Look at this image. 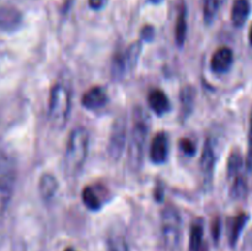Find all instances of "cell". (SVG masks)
I'll list each match as a JSON object with an SVG mask.
<instances>
[{
    "label": "cell",
    "mask_w": 252,
    "mask_h": 251,
    "mask_svg": "<svg viewBox=\"0 0 252 251\" xmlns=\"http://www.w3.org/2000/svg\"><path fill=\"white\" fill-rule=\"evenodd\" d=\"M246 166L249 171H252V110L250 113V127L248 137V155H246Z\"/></svg>",
    "instance_id": "26"
},
{
    "label": "cell",
    "mask_w": 252,
    "mask_h": 251,
    "mask_svg": "<svg viewBox=\"0 0 252 251\" xmlns=\"http://www.w3.org/2000/svg\"><path fill=\"white\" fill-rule=\"evenodd\" d=\"M225 0H203V19L207 25H212L218 16Z\"/></svg>",
    "instance_id": "22"
},
{
    "label": "cell",
    "mask_w": 252,
    "mask_h": 251,
    "mask_svg": "<svg viewBox=\"0 0 252 251\" xmlns=\"http://www.w3.org/2000/svg\"><path fill=\"white\" fill-rule=\"evenodd\" d=\"M182 221L179 211L172 204H166L161 211V235L165 248L176 251L181 243Z\"/></svg>",
    "instance_id": "5"
},
{
    "label": "cell",
    "mask_w": 252,
    "mask_h": 251,
    "mask_svg": "<svg viewBox=\"0 0 252 251\" xmlns=\"http://www.w3.org/2000/svg\"><path fill=\"white\" fill-rule=\"evenodd\" d=\"M203 234L204 225L201 219H197L192 223L191 230H189V251H201L203 245Z\"/></svg>",
    "instance_id": "18"
},
{
    "label": "cell",
    "mask_w": 252,
    "mask_h": 251,
    "mask_svg": "<svg viewBox=\"0 0 252 251\" xmlns=\"http://www.w3.org/2000/svg\"><path fill=\"white\" fill-rule=\"evenodd\" d=\"M90 135L84 127H76L70 132L63 157L64 174L68 177H76L85 166L89 155Z\"/></svg>",
    "instance_id": "2"
},
{
    "label": "cell",
    "mask_w": 252,
    "mask_h": 251,
    "mask_svg": "<svg viewBox=\"0 0 252 251\" xmlns=\"http://www.w3.org/2000/svg\"><path fill=\"white\" fill-rule=\"evenodd\" d=\"M234 63V52L229 47H220L214 52L211 59L212 70L216 74H224L229 71Z\"/></svg>",
    "instance_id": "10"
},
{
    "label": "cell",
    "mask_w": 252,
    "mask_h": 251,
    "mask_svg": "<svg viewBox=\"0 0 252 251\" xmlns=\"http://www.w3.org/2000/svg\"><path fill=\"white\" fill-rule=\"evenodd\" d=\"M148 103H149V107L152 108L153 112L158 116H164L171 108L169 97L160 89H154V90L150 91L149 95H148Z\"/></svg>",
    "instance_id": "13"
},
{
    "label": "cell",
    "mask_w": 252,
    "mask_h": 251,
    "mask_svg": "<svg viewBox=\"0 0 252 251\" xmlns=\"http://www.w3.org/2000/svg\"><path fill=\"white\" fill-rule=\"evenodd\" d=\"M220 229H221L220 219L216 218L213 221V225H212V234H213L214 241H218L219 238H220Z\"/></svg>",
    "instance_id": "27"
},
{
    "label": "cell",
    "mask_w": 252,
    "mask_h": 251,
    "mask_svg": "<svg viewBox=\"0 0 252 251\" xmlns=\"http://www.w3.org/2000/svg\"><path fill=\"white\" fill-rule=\"evenodd\" d=\"M140 53H142V43H140V42L132 43L130 46H128L127 49L125 51L126 63H127V68L129 73L137 66Z\"/></svg>",
    "instance_id": "23"
},
{
    "label": "cell",
    "mask_w": 252,
    "mask_h": 251,
    "mask_svg": "<svg viewBox=\"0 0 252 251\" xmlns=\"http://www.w3.org/2000/svg\"><path fill=\"white\" fill-rule=\"evenodd\" d=\"M155 36V30L153 26H144V29L142 30V38L144 41H152Z\"/></svg>",
    "instance_id": "28"
},
{
    "label": "cell",
    "mask_w": 252,
    "mask_h": 251,
    "mask_svg": "<svg viewBox=\"0 0 252 251\" xmlns=\"http://www.w3.org/2000/svg\"><path fill=\"white\" fill-rule=\"evenodd\" d=\"M250 15L249 0H235L231 7V22L235 27H243Z\"/></svg>",
    "instance_id": "16"
},
{
    "label": "cell",
    "mask_w": 252,
    "mask_h": 251,
    "mask_svg": "<svg viewBox=\"0 0 252 251\" xmlns=\"http://www.w3.org/2000/svg\"><path fill=\"white\" fill-rule=\"evenodd\" d=\"M169 155V138L164 132H160L153 138L149 148V157L154 164L161 165L167 160Z\"/></svg>",
    "instance_id": "8"
},
{
    "label": "cell",
    "mask_w": 252,
    "mask_h": 251,
    "mask_svg": "<svg viewBox=\"0 0 252 251\" xmlns=\"http://www.w3.org/2000/svg\"><path fill=\"white\" fill-rule=\"evenodd\" d=\"M248 220L249 216L246 213L238 214L229 220V243L231 246L236 245Z\"/></svg>",
    "instance_id": "17"
},
{
    "label": "cell",
    "mask_w": 252,
    "mask_h": 251,
    "mask_svg": "<svg viewBox=\"0 0 252 251\" xmlns=\"http://www.w3.org/2000/svg\"><path fill=\"white\" fill-rule=\"evenodd\" d=\"M230 188H229V194L233 199L235 201H241V199L246 198L249 192L248 187V181H246L245 177L243 175H239V176L234 177L233 180H230Z\"/></svg>",
    "instance_id": "20"
},
{
    "label": "cell",
    "mask_w": 252,
    "mask_h": 251,
    "mask_svg": "<svg viewBox=\"0 0 252 251\" xmlns=\"http://www.w3.org/2000/svg\"><path fill=\"white\" fill-rule=\"evenodd\" d=\"M150 121L148 113L140 106H137L133 111L132 128L128 137L127 161L132 171H139L143 166L147 147L148 135H149Z\"/></svg>",
    "instance_id": "1"
},
{
    "label": "cell",
    "mask_w": 252,
    "mask_h": 251,
    "mask_svg": "<svg viewBox=\"0 0 252 251\" xmlns=\"http://www.w3.org/2000/svg\"><path fill=\"white\" fill-rule=\"evenodd\" d=\"M201 251H206V250H204V249H202V250Z\"/></svg>",
    "instance_id": "33"
},
{
    "label": "cell",
    "mask_w": 252,
    "mask_h": 251,
    "mask_svg": "<svg viewBox=\"0 0 252 251\" xmlns=\"http://www.w3.org/2000/svg\"><path fill=\"white\" fill-rule=\"evenodd\" d=\"M22 22V15L19 10L11 5L0 6V30L12 32L19 29Z\"/></svg>",
    "instance_id": "9"
},
{
    "label": "cell",
    "mask_w": 252,
    "mask_h": 251,
    "mask_svg": "<svg viewBox=\"0 0 252 251\" xmlns=\"http://www.w3.org/2000/svg\"><path fill=\"white\" fill-rule=\"evenodd\" d=\"M16 161L6 150L0 149V216L11 202L16 182Z\"/></svg>",
    "instance_id": "4"
},
{
    "label": "cell",
    "mask_w": 252,
    "mask_h": 251,
    "mask_svg": "<svg viewBox=\"0 0 252 251\" xmlns=\"http://www.w3.org/2000/svg\"><path fill=\"white\" fill-rule=\"evenodd\" d=\"M194 103H196V91L191 85L182 88L180 93V118L186 121L193 112Z\"/></svg>",
    "instance_id": "14"
},
{
    "label": "cell",
    "mask_w": 252,
    "mask_h": 251,
    "mask_svg": "<svg viewBox=\"0 0 252 251\" xmlns=\"http://www.w3.org/2000/svg\"><path fill=\"white\" fill-rule=\"evenodd\" d=\"M128 137V117L126 113H121L113 121L107 143V154L112 161H118L122 157Z\"/></svg>",
    "instance_id": "6"
},
{
    "label": "cell",
    "mask_w": 252,
    "mask_h": 251,
    "mask_svg": "<svg viewBox=\"0 0 252 251\" xmlns=\"http://www.w3.org/2000/svg\"><path fill=\"white\" fill-rule=\"evenodd\" d=\"M81 197H83V202L86 208L90 209V211L96 212L102 207V198H101V194L98 193L95 187L86 186L83 189Z\"/></svg>",
    "instance_id": "19"
},
{
    "label": "cell",
    "mask_w": 252,
    "mask_h": 251,
    "mask_svg": "<svg viewBox=\"0 0 252 251\" xmlns=\"http://www.w3.org/2000/svg\"><path fill=\"white\" fill-rule=\"evenodd\" d=\"M217 154L214 142L212 138H207L204 140L203 149H202L201 160H199V171H201L202 185L204 189L208 191L212 188L214 180V170H216Z\"/></svg>",
    "instance_id": "7"
},
{
    "label": "cell",
    "mask_w": 252,
    "mask_h": 251,
    "mask_svg": "<svg viewBox=\"0 0 252 251\" xmlns=\"http://www.w3.org/2000/svg\"><path fill=\"white\" fill-rule=\"evenodd\" d=\"M65 251H76V250H74V249H71V248H68V249H65Z\"/></svg>",
    "instance_id": "32"
},
{
    "label": "cell",
    "mask_w": 252,
    "mask_h": 251,
    "mask_svg": "<svg viewBox=\"0 0 252 251\" xmlns=\"http://www.w3.org/2000/svg\"><path fill=\"white\" fill-rule=\"evenodd\" d=\"M105 2L106 0H89V6L93 10H100L102 9Z\"/></svg>",
    "instance_id": "29"
},
{
    "label": "cell",
    "mask_w": 252,
    "mask_h": 251,
    "mask_svg": "<svg viewBox=\"0 0 252 251\" xmlns=\"http://www.w3.org/2000/svg\"><path fill=\"white\" fill-rule=\"evenodd\" d=\"M180 149L187 157H193L194 153H196V144L189 138H184V139L180 140Z\"/></svg>",
    "instance_id": "25"
},
{
    "label": "cell",
    "mask_w": 252,
    "mask_h": 251,
    "mask_svg": "<svg viewBox=\"0 0 252 251\" xmlns=\"http://www.w3.org/2000/svg\"><path fill=\"white\" fill-rule=\"evenodd\" d=\"M108 96L107 93L101 86H94L90 90L86 91L81 98V103L86 110L95 111L102 108L107 103Z\"/></svg>",
    "instance_id": "11"
},
{
    "label": "cell",
    "mask_w": 252,
    "mask_h": 251,
    "mask_svg": "<svg viewBox=\"0 0 252 251\" xmlns=\"http://www.w3.org/2000/svg\"><path fill=\"white\" fill-rule=\"evenodd\" d=\"M187 26V6L185 1H180L175 21V42L179 47H182L186 42Z\"/></svg>",
    "instance_id": "12"
},
{
    "label": "cell",
    "mask_w": 252,
    "mask_h": 251,
    "mask_svg": "<svg viewBox=\"0 0 252 251\" xmlns=\"http://www.w3.org/2000/svg\"><path fill=\"white\" fill-rule=\"evenodd\" d=\"M73 94L66 81H57L51 89L48 100V120L52 127L62 130L68 125L70 118Z\"/></svg>",
    "instance_id": "3"
},
{
    "label": "cell",
    "mask_w": 252,
    "mask_h": 251,
    "mask_svg": "<svg viewBox=\"0 0 252 251\" xmlns=\"http://www.w3.org/2000/svg\"><path fill=\"white\" fill-rule=\"evenodd\" d=\"M59 188L58 180L56 179L53 174H49V172H46V174L42 175L39 177L38 181V192L39 196L43 201L49 202L56 197L57 191Z\"/></svg>",
    "instance_id": "15"
},
{
    "label": "cell",
    "mask_w": 252,
    "mask_h": 251,
    "mask_svg": "<svg viewBox=\"0 0 252 251\" xmlns=\"http://www.w3.org/2000/svg\"><path fill=\"white\" fill-rule=\"evenodd\" d=\"M107 251H129L126 236L120 231H113L107 238Z\"/></svg>",
    "instance_id": "24"
},
{
    "label": "cell",
    "mask_w": 252,
    "mask_h": 251,
    "mask_svg": "<svg viewBox=\"0 0 252 251\" xmlns=\"http://www.w3.org/2000/svg\"><path fill=\"white\" fill-rule=\"evenodd\" d=\"M150 2H153V4H159L160 1H162V0H149Z\"/></svg>",
    "instance_id": "31"
},
{
    "label": "cell",
    "mask_w": 252,
    "mask_h": 251,
    "mask_svg": "<svg viewBox=\"0 0 252 251\" xmlns=\"http://www.w3.org/2000/svg\"><path fill=\"white\" fill-rule=\"evenodd\" d=\"M244 167V157L239 150H233L229 155L228 166H226V175L229 180L241 175V170Z\"/></svg>",
    "instance_id": "21"
},
{
    "label": "cell",
    "mask_w": 252,
    "mask_h": 251,
    "mask_svg": "<svg viewBox=\"0 0 252 251\" xmlns=\"http://www.w3.org/2000/svg\"><path fill=\"white\" fill-rule=\"evenodd\" d=\"M249 42H250V44L252 46V25H251L250 31H249Z\"/></svg>",
    "instance_id": "30"
}]
</instances>
